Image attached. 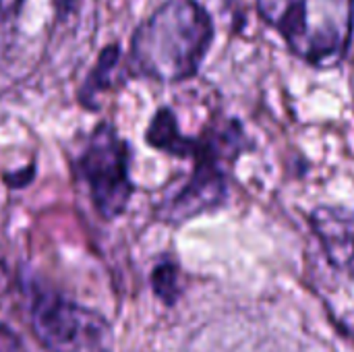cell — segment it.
Returning a JSON list of instances; mask_svg holds the SVG:
<instances>
[{"label":"cell","mask_w":354,"mask_h":352,"mask_svg":"<svg viewBox=\"0 0 354 352\" xmlns=\"http://www.w3.org/2000/svg\"><path fill=\"white\" fill-rule=\"evenodd\" d=\"M214 35V19L203 4L166 0L131 35V73L168 85L189 81L199 73Z\"/></svg>","instance_id":"1"},{"label":"cell","mask_w":354,"mask_h":352,"mask_svg":"<svg viewBox=\"0 0 354 352\" xmlns=\"http://www.w3.org/2000/svg\"><path fill=\"white\" fill-rule=\"evenodd\" d=\"M288 50L315 68L338 66L351 48L354 0H255Z\"/></svg>","instance_id":"2"},{"label":"cell","mask_w":354,"mask_h":352,"mask_svg":"<svg viewBox=\"0 0 354 352\" xmlns=\"http://www.w3.org/2000/svg\"><path fill=\"white\" fill-rule=\"evenodd\" d=\"M247 147H251V143L236 118L195 137V149L191 154V160L195 162L193 174L174 197L158 205V220L183 224L224 205L228 199L230 168Z\"/></svg>","instance_id":"3"},{"label":"cell","mask_w":354,"mask_h":352,"mask_svg":"<svg viewBox=\"0 0 354 352\" xmlns=\"http://www.w3.org/2000/svg\"><path fill=\"white\" fill-rule=\"evenodd\" d=\"M131 149L110 122H100L85 141L79 158L91 203L104 220L120 218L135 193L129 176Z\"/></svg>","instance_id":"4"},{"label":"cell","mask_w":354,"mask_h":352,"mask_svg":"<svg viewBox=\"0 0 354 352\" xmlns=\"http://www.w3.org/2000/svg\"><path fill=\"white\" fill-rule=\"evenodd\" d=\"M31 330L50 352H112L110 324L93 309L60 295H37L31 305Z\"/></svg>","instance_id":"5"},{"label":"cell","mask_w":354,"mask_h":352,"mask_svg":"<svg viewBox=\"0 0 354 352\" xmlns=\"http://www.w3.org/2000/svg\"><path fill=\"white\" fill-rule=\"evenodd\" d=\"M309 224L317 237L328 263L334 270L354 266V212L342 205H317L309 214Z\"/></svg>","instance_id":"6"},{"label":"cell","mask_w":354,"mask_h":352,"mask_svg":"<svg viewBox=\"0 0 354 352\" xmlns=\"http://www.w3.org/2000/svg\"><path fill=\"white\" fill-rule=\"evenodd\" d=\"M145 141L153 149H160L174 158H191L195 149V137H187L180 133L176 114L170 108H160L153 114L145 131Z\"/></svg>","instance_id":"7"},{"label":"cell","mask_w":354,"mask_h":352,"mask_svg":"<svg viewBox=\"0 0 354 352\" xmlns=\"http://www.w3.org/2000/svg\"><path fill=\"white\" fill-rule=\"evenodd\" d=\"M118 62H120L118 44H110L100 52L93 68L89 71V75L83 81L81 91H79V102L83 108L95 110L97 108V104H95L97 95L108 91L110 87H114V73L118 71Z\"/></svg>","instance_id":"8"},{"label":"cell","mask_w":354,"mask_h":352,"mask_svg":"<svg viewBox=\"0 0 354 352\" xmlns=\"http://www.w3.org/2000/svg\"><path fill=\"white\" fill-rule=\"evenodd\" d=\"M151 288L164 305H174L183 293L180 272H178L176 263H172V261L158 263L151 272Z\"/></svg>","instance_id":"9"},{"label":"cell","mask_w":354,"mask_h":352,"mask_svg":"<svg viewBox=\"0 0 354 352\" xmlns=\"http://www.w3.org/2000/svg\"><path fill=\"white\" fill-rule=\"evenodd\" d=\"M0 352H25L19 338L2 324H0Z\"/></svg>","instance_id":"10"},{"label":"cell","mask_w":354,"mask_h":352,"mask_svg":"<svg viewBox=\"0 0 354 352\" xmlns=\"http://www.w3.org/2000/svg\"><path fill=\"white\" fill-rule=\"evenodd\" d=\"M25 0H0V21H6L10 17H15Z\"/></svg>","instance_id":"11"},{"label":"cell","mask_w":354,"mask_h":352,"mask_svg":"<svg viewBox=\"0 0 354 352\" xmlns=\"http://www.w3.org/2000/svg\"><path fill=\"white\" fill-rule=\"evenodd\" d=\"M10 288V272L6 268V263L0 259V295H4Z\"/></svg>","instance_id":"12"}]
</instances>
